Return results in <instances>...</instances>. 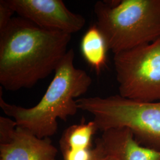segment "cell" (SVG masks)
<instances>
[{
  "label": "cell",
  "instance_id": "1",
  "mask_svg": "<svg viewBox=\"0 0 160 160\" xmlns=\"http://www.w3.org/2000/svg\"><path fill=\"white\" fill-rule=\"evenodd\" d=\"M71 34L13 17L0 31V84L8 91L30 88L55 71Z\"/></svg>",
  "mask_w": 160,
  "mask_h": 160
},
{
  "label": "cell",
  "instance_id": "2",
  "mask_svg": "<svg viewBox=\"0 0 160 160\" xmlns=\"http://www.w3.org/2000/svg\"><path fill=\"white\" fill-rule=\"evenodd\" d=\"M74 51L68 50L39 102L30 108L7 103L0 96V107L17 126L40 138H50L58 130V119L66 121L79 110L77 99L86 94L92 82L86 71L74 65Z\"/></svg>",
  "mask_w": 160,
  "mask_h": 160
},
{
  "label": "cell",
  "instance_id": "3",
  "mask_svg": "<svg viewBox=\"0 0 160 160\" xmlns=\"http://www.w3.org/2000/svg\"><path fill=\"white\" fill-rule=\"evenodd\" d=\"M94 12L114 55L160 38V0L97 1Z\"/></svg>",
  "mask_w": 160,
  "mask_h": 160
},
{
  "label": "cell",
  "instance_id": "4",
  "mask_svg": "<svg viewBox=\"0 0 160 160\" xmlns=\"http://www.w3.org/2000/svg\"><path fill=\"white\" fill-rule=\"evenodd\" d=\"M76 101L79 110L94 116L98 131L126 128L142 145L160 150V101L139 102L119 94Z\"/></svg>",
  "mask_w": 160,
  "mask_h": 160
},
{
  "label": "cell",
  "instance_id": "5",
  "mask_svg": "<svg viewBox=\"0 0 160 160\" xmlns=\"http://www.w3.org/2000/svg\"><path fill=\"white\" fill-rule=\"evenodd\" d=\"M119 94L144 102L160 101V38L114 54Z\"/></svg>",
  "mask_w": 160,
  "mask_h": 160
},
{
  "label": "cell",
  "instance_id": "6",
  "mask_svg": "<svg viewBox=\"0 0 160 160\" xmlns=\"http://www.w3.org/2000/svg\"><path fill=\"white\" fill-rule=\"evenodd\" d=\"M12 10L44 29L72 34L86 24L82 15L70 11L62 0H4Z\"/></svg>",
  "mask_w": 160,
  "mask_h": 160
},
{
  "label": "cell",
  "instance_id": "7",
  "mask_svg": "<svg viewBox=\"0 0 160 160\" xmlns=\"http://www.w3.org/2000/svg\"><path fill=\"white\" fill-rule=\"evenodd\" d=\"M57 154L49 138L38 137L20 126L8 141L0 143V160H57Z\"/></svg>",
  "mask_w": 160,
  "mask_h": 160
},
{
  "label": "cell",
  "instance_id": "8",
  "mask_svg": "<svg viewBox=\"0 0 160 160\" xmlns=\"http://www.w3.org/2000/svg\"><path fill=\"white\" fill-rule=\"evenodd\" d=\"M97 140L106 154L118 160H160V150L142 145L126 128L104 131Z\"/></svg>",
  "mask_w": 160,
  "mask_h": 160
},
{
  "label": "cell",
  "instance_id": "9",
  "mask_svg": "<svg viewBox=\"0 0 160 160\" xmlns=\"http://www.w3.org/2000/svg\"><path fill=\"white\" fill-rule=\"evenodd\" d=\"M80 49L87 63L99 74L106 66L109 48L102 32L97 24H92L83 34Z\"/></svg>",
  "mask_w": 160,
  "mask_h": 160
},
{
  "label": "cell",
  "instance_id": "10",
  "mask_svg": "<svg viewBox=\"0 0 160 160\" xmlns=\"http://www.w3.org/2000/svg\"><path fill=\"white\" fill-rule=\"evenodd\" d=\"M98 131L94 120L86 123L84 119L79 124L69 126L63 132L59 140L61 153L92 148V138Z\"/></svg>",
  "mask_w": 160,
  "mask_h": 160
},
{
  "label": "cell",
  "instance_id": "11",
  "mask_svg": "<svg viewBox=\"0 0 160 160\" xmlns=\"http://www.w3.org/2000/svg\"><path fill=\"white\" fill-rule=\"evenodd\" d=\"M17 126L15 120L4 116L0 117V143L8 141Z\"/></svg>",
  "mask_w": 160,
  "mask_h": 160
},
{
  "label": "cell",
  "instance_id": "12",
  "mask_svg": "<svg viewBox=\"0 0 160 160\" xmlns=\"http://www.w3.org/2000/svg\"><path fill=\"white\" fill-rule=\"evenodd\" d=\"M14 12L8 6L4 0L0 1V31L2 30L10 22Z\"/></svg>",
  "mask_w": 160,
  "mask_h": 160
},
{
  "label": "cell",
  "instance_id": "13",
  "mask_svg": "<svg viewBox=\"0 0 160 160\" xmlns=\"http://www.w3.org/2000/svg\"><path fill=\"white\" fill-rule=\"evenodd\" d=\"M106 154L103 150V147L97 139L95 141L94 154L92 160H104Z\"/></svg>",
  "mask_w": 160,
  "mask_h": 160
},
{
  "label": "cell",
  "instance_id": "14",
  "mask_svg": "<svg viewBox=\"0 0 160 160\" xmlns=\"http://www.w3.org/2000/svg\"><path fill=\"white\" fill-rule=\"evenodd\" d=\"M104 160H118L116 158H114V157L112 156V155H109L106 154V157Z\"/></svg>",
  "mask_w": 160,
  "mask_h": 160
}]
</instances>
